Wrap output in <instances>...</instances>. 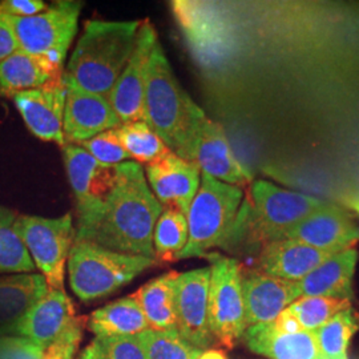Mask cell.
Masks as SVG:
<instances>
[{
	"instance_id": "cell-1",
	"label": "cell",
	"mask_w": 359,
	"mask_h": 359,
	"mask_svg": "<svg viewBox=\"0 0 359 359\" xmlns=\"http://www.w3.org/2000/svg\"><path fill=\"white\" fill-rule=\"evenodd\" d=\"M163 205L136 161L116 167L112 192L90 217L77 221L76 240L109 250L154 259V231Z\"/></svg>"
},
{
	"instance_id": "cell-2",
	"label": "cell",
	"mask_w": 359,
	"mask_h": 359,
	"mask_svg": "<svg viewBox=\"0 0 359 359\" xmlns=\"http://www.w3.org/2000/svg\"><path fill=\"white\" fill-rule=\"evenodd\" d=\"M205 117L204 111L180 86L157 40L147 69L144 121L173 154L187 160Z\"/></svg>"
},
{
	"instance_id": "cell-3",
	"label": "cell",
	"mask_w": 359,
	"mask_h": 359,
	"mask_svg": "<svg viewBox=\"0 0 359 359\" xmlns=\"http://www.w3.org/2000/svg\"><path fill=\"white\" fill-rule=\"evenodd\" d=\"M321 198L283 189L269 181L256 180L249 185L248 196L224 246L228 252L258 248L290 231L316 210L327 205Z\"/></svg>"
},
{
	"instance_id": "cell-4",
	"label": "cell",
	"mask_w": 359,
	"mask_h": 359,
	"mask_svg": "<svg viewBox=\"0 0 359 359\" xmlns=\"http://www.w3.org/2000/svg\"><path fill=\"white\" fill-rule=\"evenodd\" d=\"M142 22H87L65 76L81 90L108 97L128 65Z\"/></svg>"
},
{
	"instance_id": "cell-5",
	"label": "cell",
	"mask_w": 359,
	"mask_h": 359,
	"mask_svg": "<svg viewBox=\"0 0 359 359\" xmlns=\"http://www.w3.org/2000/svg\"><path fill=\"white\" fill-rule=\"evenodd\" d=\"M244 198L243 188L201 173L200 188L187 213L188 243L177 261L205 257L215 248L224 249Z\"/></svg>"
},
{
	"instance_id": "cell-6",
	"label": "cell",
	"mask_w": 359,
	"mask_h": 359,
	"mask_svg": "<svg viewBox=\"0 0 359 359\" xmlns=\"http://www.w3.org/2000/svg\"><path fill=\"white\" fill-rule=\"evenodd\" d=\"M67 264L71 289L84 302L114 294L157 265L154 258L118 253L88 241L74 243Z\"/></svg>"
},
{
	"instance_id": "cell-7",
	"label": "cell",
	"mask_w": 359,
	"mask_h": 359,
	"mask_svg": "<svg viewBox=\"0 0 359 359\" xmlns=\"http://www.w3.org/2000/svg\"><path fill=\"white\" fill-rule=\"evenodd\" d=\"M15 231L48 287L65 290V264L76 240L72 215L56 218L18 215Z\"/></svg>"
},
{
	"instance_id": "cell-8",
	"label": "cell",
	"mask_w": 359,
	"mask_h": 359,
	"mask_svg": "<svg viewBox=\"0 0 359 359\" xmlns=\"http://www.w3.org/2000/svg\"><path fill=\"white\" fill-rule=\"evenodd\" d=\"M210 261L209 286V325L215 341L231 347L246 332L243 268L236 258L209 252Z\"/></svg>"
},
{
	"instance_id": "cell-9",
	"label": "cell",
	"mask_w": 359,
	"mask_h": 359,
	"mask_svg": "<svg viewBox=\"0 0 359 359\" xmlns=\"http://www.w3.org/2000/svg\"><path fill=\"white\" fill-rule=\"evenodd\" d=\"M81 3L57 1L43 13L28 18L7 16L11 22L19 51L43 56L63 67L68 48L76 36Z\"/></svg>"
},
{
	"instance_id": "cell-10",
	"label": "cell",
	"mask_w": 359,
	"mask_h": 359,
	"mask_svg": "<svg viewBox=\"0 0 359 359\" xmlns=\"http://www.w3.org/2000/svg\"><path fill=\"white\" fill-rule=\"evenodd\" d=\"M209 286L210 266L179 273L175 283L176 329L203 351L216 342L209 325Z\"/></svg>"
},
{
	"instance_id": "cell-11",
	"label": "cell",
	"mask_w": 359,
	"mask_h": 359,
	"mask_svg": "<svg viewBox=\"0 0 359 359\" xmlns=\"http://www.w3.org/2000/svg\"><path fill=\"white\" fill-rule=\"evenodd\" d=\"M65 170L76 200L77 221L93 216L112 192L116 167L99 163L80 145L63 148Z\"/></svg>"
},
{
	"instance_id": "cell-12",
	"label": "cell",
	"mask_w": 359,
	"mask_h": 359,
	"mask_svg": "<svg viewBox=\"0 0 359 359\" xmlns=\"http://www.w3.org/2000/svg\"><path fill=\"white\" fill-rule=\"evenodd\" d=\"M157 34L149 20H144L139 29L137 41L128 65L117 79L115 86L108 95L121 124L144 121V95L147 69L151 53L157 41Z\"/></svg>"
},
{
	"instance_id": "cell-13",
	"label": "cell",
	"mask_w": 359,
	"mask_h": 359,
	"mask_svg": "<svg viewBox=\"0 0 359 359\" xmlns=\"http://www.w3.org/2000/svg\"><path fill=\"white\" fill-rule=\"evenodd\" d=\"M187 161L201 173L233 187L244 188L253 182V176L237 160L224 128L208 116L193 140Z\"/></svg>"
},
{
	"instance_id": "cell-14",
	"label": "cell",
	"mask_w": 359,
	"mask_h": 359,
	"mask_svg": "<svg viewBox=\"0 0 359 359\" xmlns=\"http://www.w3.org/2000/svg\"><path fill=\"white\" fill-rule=\"evenodd\" d=\"M67 87L63 133L65 144H83L109 129L118 128L121 121L108 97L81 90L65 76Z\"/></svg>"
},
{
	"instance_id": "cell-15",
	"label": "cell",
	"mask_w": 359,
	"mask_h": 359,
	"mask_svg": "<svg viewBox=\"0 0 359 359\" xmlns=\"http://www.w3.org/2000/svg\"><path fill=\"white\" fill-rule=\"evenodd\" d=\"M283 238L298 241L323 252L341 253L358 244L359 225L345 209L327 203V205L316 210L286 231Z\"/></svg>"
},
{
	"instance_id": "cell-16",
	"label": "cell",
	"mask_w": 359,
	"mask_h": 359,
	"mask_svg": "<svg viewBox=\"0 0 359 359\" xmlns=\"http://www.w3.org/2000/svg\"><path fill=\"white\" fill-rule=\"evenodd\" d=\"M67 87L65 77L35 90L13 95V104L28 129L43 142L65 145L63 133Z\"/></svg>"
},
{
	"instance_id": "cell-17",
	"label": "cell",
	"mask_w": 359,
	"mask_h": 359,
	"mask_svg": "<svg viewBox=\"0 0 359 359\" xmlns=\"http://www.w3.org/2000/svg\"><path fill=\"white\" fill-rule=\"evenodd\" d=\"M148 185L164 209H176L185 216L201 184V172L192 163L170 152L145 165Z\"/></svg>"
},
{
	"instance_id": "cell-18",
	"label": "cell",
	"mask_w": 359,
	"mask_h": 359,
	"mask_svg": "<svg viewBox=\"0 0 359 359\" xmlns=\"http://www.w3.org/2000/svg\"><path fill=\"white\" fill-rule=\"evenodd\" d=\"M243 297L246 327L274 321L299 298L297 283L258 270H243Z\"/></svg>"
},
{
	"instance_id": "cell-19",
	"label": "cell",
	"mask_w": 359,
	"mask_h": 359,
	"mask_svg": "<svg viewBox=\"0 0 359 359\" xmlns=\"http://www.w3.org/2000/svg\"><path fill=\"white\" fill-rule=\"evenodd\" d=\"M76 313L65 290L50 289L19 322L15 337L31 341L43 353L75 321Z\"/></svg>"
},
{
	"instance_id": "cell-20",
	"label": "cell",
	"mask_w": 359,
	"mask_h": 359,
	"mask_svg": "<svg viewBox=\"0 0 359 359\" xmlns=\"http://www.w3.org/2000/svg\"><path fill=\"white\" fill-rule=\"evenodd\" d=\"M338 253L323 252L293 240H276L264 245L257 257V269L271 277L297 283L322 262Z\"/></svg>"
},
{
	"instance_id": "cell-21",
	"label": "cell",
	"mask_w": 359,
	"mask_h": 359,
	"mask_svg": "<svg viewBox=\"0 0 359 359\" xmlns=\"http://www.w3.org/2000/svg\"><path fill=\"white\" fill-rule=\"evenodd\" d=\"M358 250L347 249L330 257L306 277L297 281L299 297H327L344 301L354 299V274Z\"/></svg>"
},
{
	"instance_id": "cell-22",
	"label": "cell",
	"mask_w": 359,
	"mask_h": 359,
	"mask_svg": "<svg viewBox=\"0 0 359 359\" xmlns=\"http://www.w3.org/2000/svg\"><path fill=\"white\" fill-rule=\"evenodd\" d=\"M48 292L40 273H18L0 277V337L15 335L19 322Z\"/></svg>"
},
{
	"instance_id": "cell-23",
	"label": "cell",
	"mask_w": 359,
	"mask_h": 359,
	"mask_svg": "<svg viewBox=\"0 0 359 359\" xmlns=\"http://www.w3.org/2000/svg\"><path fill=\"white\" fill-rule=\"evenodd\" d=\"M243 339L249 350L269 359H322L314 332L280 333L270 322L248 327Z\"/></svg>"
},
{
	"instance_id": "cell-24",
	"label": "cell",
	"mask_w": 359,
	"mask_h": 359,
	"mask_svg": "<svg viewBox=\"0 0 359 359\" xmlns=\"http://www.w3.org/2000/svg\"><path fill=\"white\" fill-rule=\"evenodd\" d=\"M63 77L62 67L43 56L18 51L0 62V92L11 96L35 90Z\"/></svg>"
},
{
	"instance_id": "cell-25",
	"label": "cell",
	"mask_w": 359,
	"mask_h": 359,
	"mask_svg": "<svg viewBox=\"0 0 359 359\" xmlns=\"http://www.w3.org/2000/svg\"><path fill=\"white\" fill-rule=\"evenodd\" d=\"M87 326L96 337H135L151 329L133 295L97 309Z\"/></svg>"
},
{
	"instance_id": "cell-26",
	"label": "cell",
	"mask_w": 359,
	"mask_h": 359,
	"mask_svg": "<svg viewBox=\"0 0 359 359\" xmlns=\"http://www.w3.org/2000/svg\"><path fill=\"white\" fill-rule=\"evenodd\" d=\"M177 276V271L165 273L145 283L132 294L142 308L152 330H177L175 311V283Z\"/></svg>"
},
{
	"instance_id": "cell-27",
	"label": "cell",
	"mask_w": 359,
	"mask_h": 359,
	"mask_svg": "<svg viewBox=\"0 0 359 359\" xmlns=\"http://www.w3.org/2000/svg\"><path fill=\"white\" fill-rule=\"evenodd\" d=\"M187 216L176 209H163L154 231L156 262H175L188 243Z\"/></svg>"
},
{
	"instance_id": "cell-28",
	"label": "cell",
	"mask_w": 359,
	"mask_h": 359,
	"mask_svg": "<svg viewBox=\"0 0 359 359\" xmlns=\"http://www.w3.org/2000/svg\"><path fill=\"white\" fill-rule=\"evenodd\" d=\"M359 330V314L350 308L314 332L322 359H348L347 348Z\"/></svg>"
},
{
	"instance_id": "cell-29",
	"label": "cell",
	"mask_w": 359,
	"mask_h": 359,
	"mask_svg": "<svg viewBox=\"0 0 359 359\" xmlns=\"http://www.w3.org/2000/svg\"><path fill=\"white\" fill-rule=\"evenodd\" d=\"M18 213L0 205V273H35L36 266L15 231Z\"/></svg>"
},
{
	"instance_id": "cell-30",
	"label": "cell",
	"mask_w": 359,
	"mask_h": 359,
	"mask_svg": "<svg viewBox=\"0 0 359 359\" xmlns=\"http://www.w3.org/2000/svg\"><path fill=\"white\" fill-rule=\"evenodd\" d=\"M116 130L130 158L139 164H151L172 152L145 121L126 123Z\"/></svg>"
},
{
	"instance_id": "cell-31",
	"label": "cell",
	"mask_w": 359,
	"mask_h": 359,
	"mask_svg": "<svg viewBox=\"0 0 359 359\" xmlns=\"http://www.w3.org/2000/svg\"><path fill=\"white\" fill-rule=\"evenodd\" d=\"M148 359H198L203 350L191 345L177 330L158 332L148 329L136 335Z\"/></svg>"
},
{
	"instance_id": "cell-32",
	"label": "cell",
	"mask_w": 359,
	"mask_h": 359,
	"mask_svg": "<svg viewBox=\"0 0 359 359\" xmlns=\"http://www.w3.org/2000/svg\"><path fill=\"white\" fill-rule=\"evenodd\" d=\"M351 306L350 301L327 297H299L287 308L304 330L316 332L338 313Z\"/></svg>"
},
{
	"instance_id": "cell-33",
	"label": "cell",
	"mask_w": 359,
	"mask_h": 359,
	"mask_svg": "<svg viewBox=\"0 0 359 359\" xmlns=\"http://www.w3.org/2000/svg\"><path fill=\"white\" fill-rule=\"evenodd\" d=\"M80 147L107 167H117L130 158L116 129L105 130Z\"/></svg>"
},
{
	"instance_id": "cell-34",
	"label": "cell",
	"mask_w": 359,
	"mask_h": 359,
	"mask_svg": "<svg viewBox=\"0 0 359 359\" xmlns=\"http://www.w3.org/2000/svg\"><path fill=\"white\" fill-rule=\"evenodd\" d=\"M96 359H148L135 337H95L90 345Z\"/></svg>"
},
{
	"instance_id": "cell-35",
	"label": "cell",
	"mask_w": 359,
	"mask_h": 359,
	"mask_svg": "<svg viewBox=\"0 0 359 359\" xmlns=\"http://www.w3.org/2000/svg\"><path fill=\"white\" fill-rule=\"evenodd\" d=\"M86 317H76L63 334L44 351L43 359H72L80 345L83 329L86 326Z\"/></svg>"
},
{
	"instance_id": "cell-36",
	"label": "cell",
	"mask_w": 359,
	"mask_h": 359,
	"mask_svg": "<svg viewBox=\"0 0 359 359\" xmlns=\"http://www.w3.org/2000/svg\"><path fill=\"white\" fill-rule=\"evenodd\" d=\"M44 353L22 337H0V359H43Z\"/></svg>"
},
{
	"instance_id": "cell-37",
	"label": "cell",
	"mask_w": 359,
	"mask_h": 359,
	"mask_svg": "<svg viewBox=\"0 0 359 359\" xmlns=\"http://www.w3.org/2000/svg\"><path fill=\"white\" fill-rule=\"evenodd\" d=\"M6 16L28 18L43 13L47 6L41 0H4L1 1Z\"/></svg>"
},
{
	"instance_id": "cell-38",
	"label": "cell",
	"mask_w": 359,
	"mask_h": 359,
	"mask_svg": "<svg viewBox=\"0 0 359 359\" xmlns=\"http://www.w3.org/2000/svg\"><path fill=\"white\" fill-rule=\"evenodd\" d=\"M19 51V44L11 22L7 16H0V62Z\"/></svg>"
},
{
	"instance_id": "cell-39",
	"label": "cell",
	"mask_w": 359,
	"mask_h": 359,
	"mask_svg": "<svg viewBox=\"0 0 359 359\" xmlns=\"http://www.w3.org/2000/svg\"><path fill=\"white\" fill-rule=\"evenodd\" d=\"M273 325L280 333L295 334L304 332L301 323L287 309H285L283 313L273 321Z\"/></svg>"
},
{
	"instance_id": "cell-40",
	"label": "cell",
	"mask_w": 359,
	"mask_h": 359,
	"mask_svg": "<svg viewBox=\"0 0 359 359\" xmlns=\"http://www.w3.org/2000/svg\"><path fill=\"white\" fill-rule=\"evenodd\" d=\"M198 359H228L221 350H205Z\"/></svg>"
},
{
	"instance_id": "cell-41",
	"label": "cell",
	"mask_w": 359,
	"mask_h": 359,
	"mask_svg": "<svg viewBox=\"0 0 359 359\" xmlns=\"http://www.w3.org/2000/svg\"><path fill=\"white\" fill-rule=\"evenodd\" d=\"M79 359H96V357H95V354H93L90 346H88L81 353V355H80V358Z\"/></svg>"
},
{
	"instance_id": "cell-42",
	"label": "cell",
	"mask_w": 359,
	"mask_h": 359,
	"mask_svg": "<svg viewBox=\"0 0 359 359\" xmlns=\"http://www.w3.org/2000/svg\"><path fill=\"white\" fill-rule=\"evenodd\" d=\"M0 16H6V15H4V10H3V4H1V1H0Z\"/></svg>"
}]
</instances>
